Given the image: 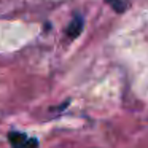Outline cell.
Listing matches in <instances>:
<instances>
[{"label":"cell","instance_id":"obj_1","mask_svg":"<svg viewBox=\"0 0 148 148\" xmlns=\"http://www.w3.org/2000/svg\"><path fill=\"white\" fill-rule=\"evenodd\" d=\"M81 27H83V19H81L80 16H77V18H73V21H72L70 24H69L67 34L75 38V37H78V34L81 32Z\"/></svg>","mask_w":148,"mask_h":148},{"label":"cell","instance_id":"obj_2","mask_svg":"<svg viewBox=\"0 0 148 148\" xmlns=\"http://www.w3.org/2000/svg\"><path fill=\"white\" fill-rule=\"evenodd\" d=\"M8 138H10V142H11V145H13V148H19L21 145H23L29 137H26L23 132H11V134L8 135Z\"/></svg>","mask_w":148,"mask_h":148},{"label":"cell","instance_id":"obj_3","mask_svg":"<svg viewBox=\"0 0 148 148\" xmlns=\"http://www.w3.org/2000/svg\"><path fill=\"white\" fill-rule=\"evenodd\" d=\"M37 145H38L37 138H27V140L24 142V143L21 145L19 148H37Z\"/></svg>","mask_w":148,"mask_h":148},{"label":"cell","instance_id":"obj_4","mask_svg":"<svg viewBox=\"0 0 148 148\" xmlns=\"http://www.w3.org/2000/svg\"><path fill=\"white\" fill-rule=\"evenodd\" d=\"M110 3H113V7H115V10H118V11H123L124 10V7H121V2H119V0H108Z\"/></svg>","mask_w":148,"mask_h":148}]
</instances>
